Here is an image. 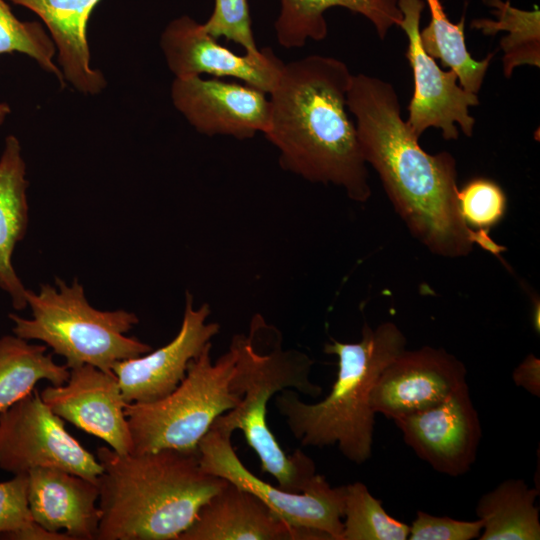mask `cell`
I'll use <instances>...</instances> for the list:
<instances>
[{"mask_svg":"<svg viewBox=\"0 0 540 540\" xmlns=\"http://www.w3.org/2000/svg\"><path fill=\"white\" fill-rule=\"evenodd\" d=\"M347 109L356 118L363 158L378 173L394 209L411 234L433 254L457 258L474 244L493 254L504 250L486 230H472L458 206L456 160L431 155L401 117L392 84L363 73L353 75Z\"/></svg>","mask_w":540,"mask_h":540,"instance_id":"1","label":"cell"},{"mask_svg":"<svg viewBox=\"0 0 540 540\" xmlns=\"http://www.w3.org/2000/svg\"><path fill=\"white\" fill-rule=\"evenodd\" d=\"M352 74L341 60L310 55L284 65L270 93L264 133L281 167L313 183L342 187L356 202L371 196L355 124L347 114Z\"/></svg>","mask_w":540,"mask_h":540,"instance_id":"2","label":"cell"},{"mask_svg":"<svg viewBox=\"0 0 540 540\" xmlns=\"http://www.w3.org/2000/svg\"><path fill=\"white\" fill-rule=\"evenodd\" d=\"M97 540H179L228 481L209 474L196 451L120 454L99 447Z\"/></svg>","mask_w":540,"mask_h":540,"instance_id":"3","label":"cell"},{"mask_svg":"<svg viewBox=\"0 0 540 540\" xmlns=\"http://www.w3.org/2000/svg\"><path fill=\"white\" fill-rule=\"evenodd\" d=\"M229 347L235 354L230 388L241 400L212 426L231 433L241 430L258 456L262 472L273 476L286 491L303 492L317 474L315 463L301 449L287 455L266 416L270 398L282 390L312 398L321 395L322 387L310 380L313 360L299 350L283 349L281 333L260 314L253 316L247 334L232 337Z\"/></svg>","mask_w":540,"mask_h":540,"instance_id":"4","label":"cell"},{"mask_svg":"<svg viewBox=\"0 0 540 540\" xmlns=\"http://www.w3.org/2000/svg\"><path fill=\"white\" fill-rule=\"evenodd\" d=\"M405 347L403 332L389 321L375 329L365 324L356 343L331 339L324 352L338 357V372L329 394L317 403L301 401L292 389L276 394L274 404L292 435L304 447L337 444L348 460L367 461L375 416L370 395L381 372Z\"/></svg>","mask_w":540,"mask_h":540,"instance_id":"5","label":"cell"},{"mask_svg":"<svg viewBox=\"0 0 540 540\" xmlns=\"http://www.w3.org/2000/svg\"><path fill=\"white\" fill-rule=\"evenodd\" d=\"M26 300L32 318L9 314L13 334L43 342L65 359L69 369L89 364L112 371L115 363L152 350L147 343L125 335L138 324L136 314L94 308L77 279L68 285L56 278L55 286L43 284L38 293L27 289Z\"/></svg>","mask_w":540,"mask_h":540,"instance_id":"6","label":"cell"},{"mask_svg":"<svg viewBox=\"0 0 540 540\" xmlns=\"http://www.w3.org/2000/svg\"><path fill=\"white\" fill-rule=\"evenodd\" d=\"M211 348L210 342L190 361L182 381L165 397L126 404L131 453L165 448L196 451L215 419L238 405L241 398L230 388L234 351L229 347L213 361Z\"/></svg>","mask_w":540,"mask_h":540,"instance_id":"7","label":"cell"},{"mask_svg":"<svg viewBox=\"0 0 540 540\" xmlns=\"http://www.w3.org/2000/svg\"><path fill=\"white\" fill-rule=\"evenodd\" d=\"M231 435L211 426L200 440L199 460L205 472L253 493L288 525L341 540L346 486L333 487L320 474L300 493L272 486L244 466L232 446Z\"/></svg>","mask_w":540,"mask_h":540,"instance_id":"8","label":"cell"},{"mask_svg":"<svg viewBox=\"0 0 540 540\" xmlns=\"http://www.w3.org/2000/svg\"><path fill=\"white\" fill-rule=\"evenodd\" d=\"M37 467L62 469L94 482L102 473L97 458L34 390L0 415V468L17 475Z\"/></svg>","mask_w":540,"mask_h":540,"instance_id":"9","label":"cell"},{"mask_svg":"<svg viewBox=\"0 0 540 540\" xmlns=\"http://www.w3.org/2000/svg\"><path fill=\"white\" fill-rule=\"evenodd\" d=\"M402 20L398 24L408 39L406 57L414 79V91L408 105V127L417 137L428 128L441 129L445 140L459 137L457 125L472 136L475 119L469 107L479 104L477 94L463 89L456 73L444 71L423 49L420 41V19L423 0H398Z\"/></svg>","mask_w":540,"mask_h":540,"instance_id":"10","label":"cell"},{"mask_svg":"<svg viewBox=\"0 0 540 540\" xmlns=\"http://www.w3.org/2000/svg\"><path fill=\"white\" fill-rule=\"evenodd\" d=\"M160 46L175 78L207 74L216 78L232 77L270 94L278 83L285 63L271 48L258 54L239 55L220 44L193 18L173 19L161 34Z\"/></svg>","mask_w":540,"mask_h":540,"instance_id":"11","label":"cell"},{"mask_svg":"<svg viewBox=\"0 0 540 540\" xmlns=\"http://www.w3.org/2000/svg\"><path fill=\"white\" fill-rule=\"evenodd\" d=\"M466 373L465 365L442 348L405 349L376 380L371 408L392 420L428 410L465 384Z\"/></svg>","mask_w":540,"mask_h":540,"instance_id":"12","label":"cell"},{"mask_svg":"<svg viewBox=\"0 0 540 540\" xmlns=\"http://www.w3.org/2000/svg\"><path fill=\"white\" fill-rule=\"evenodd\" d=\"M393 421L405 443L438 473L456 477L474 464L482 429L467 383L440 404Z\"/></svg>","mask_w":540,"mask_h":540,"instance_id":"13","label":"cell"},{"mask_svg":"<svg viewBox=\"0 0 540 540\" xmlns=\"http://www.w3.org/2000/svg\"><path fill=\"white\" fill-rule=\"evenodd\" d=\"M175 108L199 133L250 139L265 133L270 115L266 93L244 83L201 76L175 78L171 85Z\"/></svg>","mask_w":540,"mask_h":540,"instance_id":"14","label":"cell"},{"mask_svg":"<svg viewBox=\"0 0 540 540\" xmlns=\"http://www.w3.org/2000/svg\"><path fill=\"white\" fill-rule=\"evenodd\" d=\"M207 303L194 308L186 294L182 323L177 335L165 346L144 355L119 361L112 367L126 403H147L171 393L184 378L187 367L220 329L208 322Z\"/></svg>","mask_w":540,"mask_h":540,"instance_id":"15","label":"cell"},{"mask_svg":"<svg viewBox=\"0 0 540 540\" xmlns=\"http://www.w3.org/2000/svg\"><path fill=\"white\" fill-rule=\"evenodd\" d=\"M39 393L61 419L102 439L117 453H131L127 403L113 371L89 364L74 367L64 384L47 386Z\"/></svg>","mask_w":540,"mask_h":540,"instance_id":"16","label":"cell"},{"mask_svg":"<svg viewBox=\"0 0 540 540\" xmlns=\"http://www.w3.org/2000/svg\"><path fill=\"white\" fill-rule=\"evenodd\" d=\"M179 540H330L284 522L253 493L228 482L200 509Z\"/></svg>","mask_w":540,"mask_h":540,"instance_id":"17","label":"cell"},{"mask_svg":"<svg viewBox=\"0 0 540 540\" xmlns=\"http://www.w3.org/2000/svg\"><path fill=\"white\" fill-rule=\"evenodd\" d=\"M27 499L34 522L72 540H94L100 521L97 482L68 471L37 467L27 473Z\"/></svg>","mask_w":540,"mask_h":540,"instance_id":"18","label":"cell"},{"mask_svg":"<svg viewBox=\"0 0 540 540\" xmlns=\"http://www.w3.org/2000/svg\"><path fill=\"white\" fill-rule=\"evenodd\" d=\"M42 19L58 51L64 81L78 92L95 95L106 87L103 73L91 66L87 23L100 0H7Z\"/></svg>","mask_w":540,"mask_h":540,"instance_id":"19","label":"cell"},{"mask_svg":"<svg viewBox=\"0 0 540 540\" xmlns=\"http://www.w3.org/2000/svg\"><path fill=\"white\" fill-rule=\"evenodd\" d=\"M25 175L20 142L9 135L0 156V288L10 296L16 310L27 306V289L12 265L15 246L24 238L29 223V183Z\"/></svg>","mask_w":540,"mask_h":540,"instance_id":"20","label":"cell"},{"mask_svg":"<svg viewBox=\"0 0 540 540\" xmlns=\"http://www.w3.org/2000/svg\"><path fill=\"white\" fill-rule=\"evenodd\" d=\"M280 12L274 28L279 44L284 48H300L308 40L326 38L328 26L324 13L332 7H342L368 19L384 39L388 30L400 23L402 13L398 0H280Z\"/></svg>","mask_w":540,"mask_h":540,"instance_id":"21","label":"cell"},{"mask_svg":"<svg viewBox=\"0 0 540 540\" xmlns=\"http://www.w3.org/2000/svg\"><path fill=\"white\" fill-rule=\"evenodd\" d=\"M539 488L523 479H507L483 494L476 506L483 523L480 540H539L540 521L536 498Z\"/></svg>","mask_w":540,"mask_h":540,"instance_id":"22","label":"cell"},{"mask_svg":"<svg viewBox=\"0 0 540 540\" xmlns=\"http://www.w3.org/2000/svg\"><path fill=\"white\" fill-rule=\"evenodd\" d=\"M47 348L15 334L0 338V415L32 393L38 381L59 386L68 380L70 369L56 363Z\"/></svg>","mask_w":540,"mask_h":540,"instance_id":"23","label":"cell"},{"mask_svg":"<svg viewBox=\"0 0 540 540\" xmlns=\"http://www.w3.org/2000/svg\"><path fill=\"white\" fill-rule=\"evenodd\" d=\"M430 10L429 24L420 30V41L425 52L439 59L444 67L456 73L460 86L477 94L482 86L494 53L475 60L465 42V17L452 23L446 16L440 0H426Z\"/></svg>","mask_w":540,"mask_h":540,"instance_id":"24","label":"cell"},{"mask_svg":"<svg viewBox=\"0 0 540 540\" xmlns=\"http://www.w3.org/2000/svg\"><path fill=\"white\" fill-rule=\"evenodd\" d=\"M493 8L495 19H475L471 27L484 35L493 36L500 31L508 35L500 40L503 51V73L509 78L514 69L521 65L540 67V12L538 6L533 10H522L507 1L483 0Z\"/></svg>","mask_w":540,"mask_h":540,"instance_id":"25","label":"cell"},{"mask_svg":"<svg viewBox=\"0 0 540 540\" xmlns=\"http://www.w3.org/2000/svg\"><path fill=\"white\" fill-rule=\"evenodd\" d=\"M346 486L341 540H405L410 526L390 516L362 482Z\"/></svg>","mask_w":540,"mask_h":540,"instance_id":"26","label":"cell"},{"mask_svg":"<svg viewBox=\"0 0 540 540\" xmlns=\"http://www.w3.org/2000/svg\"><path fill=\"white\" fill-rule=\"evenodd\" d=\"M16 52L29 56L64 84L62 72L53 60L55 45L42 25L36 21L19 20L6 0H0V55Z\"/></svg>","mask_w":540,"mask_h":540,"instance_id":"27","label":"cell"},{"mask_svg":"<svg viewBox=\"0 0 540 540\" xmlns=\"http://www.w3.org/2000/svg\"><path fill=\"white\" fill-rule=\"evenodd\" d=\"M461 217L469 227L486 230L497 224L506 209V196L502 188L486 178H475L458 190Z\"/></svg>","mask_w":540,"mask_h":540,"instance_id":"28","label":"cell"},{"mask_svg":"<svg viewBox=\"0 0 540 540\" xmlns=\"http://www.w3.org/2000/svg\"><path fill=\"white\" fill-rule=\"evenodd\" d=\"M203 26L216 39L224 37L240 45L245 53H260L252 31L248 0H214L212 13Z\"/></svg>","mask_w":540,"mask_h":540,"instance_id":"29","label":"cell"},{"mask_svg":"<svg viewBox=\"0 0 540 540\" xmlns=\"http://www.w3.org/2000/svg\"><path fill=\"white\" fill-rule=\"evenodd\" d=\"M27 486V473L0 482L1 538L20 540L21 535L34 524L28 505Z\"/></svg>","mask_w":540,"mask_h":540,"instance_id":"30","label":"cell"},{"mask_svg":"<svg viewBox=\"0 0 540 540\" xmlns=\"http://www.w3.org/2000/svg\"><path fill=\"white\" fill-rule=\"evenodd\" d=\"M482 528L483 523L480 519L464 521L418 511L410 526L408 539L471 540L479 537Z\"/></svg>","mask_w":540,"mask_h":540,"instance_id":"31","label":"cell"},{"mask_svg":"<svg viewBox=\"0 0 540 540\" xmlns=\"http://www.w3.org/2000/svg\"><path fill=\"white\" fill-rule=\"evenodd\" d=\"M512 379L535 397H540V360L529 354L513 371Z\"/></svg>","mask_w":540,"mask_h":540,"instance_id":"32","label":"cell"},{"mask_svg":"<svg viewBox=\"0 0 540 540\" xmlns=\"http://www.w3.org/2000/svg\"><path fill=\"white\" fill-rule=\"evenodd\" d=\"M11 113V108L7 103L0 102V125L4 123L7 116Z\"/></svg>","mask_w":540,"mask_h":540,"instance_id":"33","label":"cell"}]
</instances>
